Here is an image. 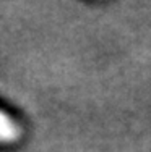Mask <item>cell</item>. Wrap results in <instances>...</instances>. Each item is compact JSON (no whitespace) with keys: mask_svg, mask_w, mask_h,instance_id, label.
<instances>
[{"mask_svg":"<svg viewBox=\"0 0 151 152\" xmlns=\"http://www.w3.org/2000/svg\"><path fill=\"white\" fill-rule=\"evenodd\" d=\"M21 137L20 125L10 115L0 110V144H12Z\"/></svg>","mask_w":151,"mask_h":152,"instance_id":"obj_1","label":"cell"}]
</instances>
